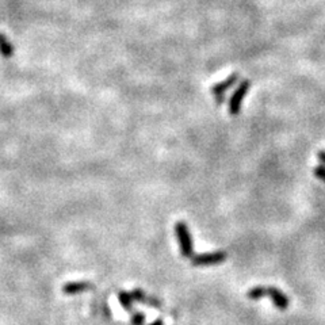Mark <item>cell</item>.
Listing matches in <instances>:
<instances>
[{"mask_svg": "<svg viewBox=\"0 0 325 325\" xmlns=\"http://www.w3.org/2000/svg\"><path fill=\"white\" fill-rule=\"evenodd\" d=\"M237 80H239V75L237 74H233L232 76H229L226 80L224 81H221V83H218V84L213 85V88H212V92L216 95V97H220V95H224L225 91H228L232 85H235L237 83Z\"/></svg>", "mask_w": 325, "mask_h": 325, "instance_id": "5", "label": "cell"}, {"mask_svg": "<svg viewBox=\"0 0 325 325\" xmlns=\"http://www.w3.org/2000/svg\"><path fill=\"white\" fill-rule=\"evenodd\" d=\"M92 285L88 282H71L66 283L65 286L62 287V291L65 294H78V293H81V291L87 290V289H91Z\"/></svg>", "mask_w": 325, "mask_h": 325, "instance_id": "6", "label": "cell"}, {"mask_svg": "<svg viewBox=\"0 0 325 325\" xmlns=\"http://www.w3.org/2000/svg\"><path fill=\"white\" fill-rule=\"evenodd\" d=\"M118 298H120L121 305L124 306L125 309H132V302L134 301V299H133L132 293H126V291H121L120 295H118Z\"/></svg>", "mask_w": 325, "mask_h": 325, "instance_id": "7", "label": "cell"}, {"mask_svg": "<svg viewBox=\"0 0 325 325\" xmlns=\"http://www.w3.org/2000/svg\"><path fill=\"white\" fill-rule=\"evenodd\" d=\"M317 159L320 160V161L322 163V164H324L325 166V151H318V153H317Z\"/></svg>", "mask_w": 325, "mask_h": 325, "instance_id": "12", "label": "cell"}, {"mask_svg": "<svg viewBox=\"0 0 325 325\" xmlns=\"http://www.w3.org/2000/svg\"><path fill=\"white\" fill-rule=\"evenodd\" d=\"M313 175L325 183V166H317L313 168Z\"/></svg>", "mask_w": 325, "mask_h": 325, "instance_id": "9", "label": "cell"}, {"mask_svg": "<svg viewBox=\"0 0 325 325\" xmlns=\"http://www.w3.org/2000/svg\"><path fill=\"white\" fill-rule=\"evenodd\" d=\"M132 295L133 299H135V301H144L145 299V294H144L143 290H134L132 293Z\"/></svg>", "mask_w": 325, "mask_h": 325, "instance_id": "11", "label": "cell"}, {"mask_svg": "<svg viewBox=\"0 0 325 325\" xmlns=\"http://www.w3.org/2000/svg\"><path fill=\"white\" fill-rule=\"evenodd\" d=\"M249 87H251V81L249 80H243L239 84L237 89L233 92L232 98L229 99V114L230 115H237L241 110V103L244 101V97L247 95V92L249 91Z\"/></svg>", "mask_w": 325, "mask_h": 325, "instance_id": "2", "label": "cell"}, {"mask_svg": "<svg viewBox=\"0 0 325 325\" xmlns=\"http://www.w3.org/2000/svg\"><path fill=\"white\" fill-rule=\"evenodd\" d=\"M225 260H226V252L217 251L193 256L191 263H193V266H213V264L224 263Z\"/></svg>", "mask_w": 325, "mask_h": 325, "instance_id": "3", "label": "cell"}, {"mask_svg": "<svg viewBox=\"0 0 325 325\" xmlns=\"http://www.w3.org/2000/svg\"><path fill=\"white\" fill-rule=\"evenodd\" d=\"M175 233H176V237H178L182 256L193 258V239H191V235H190L189 226H187L186 222H178L175 225Z\"/></svg>", "mask_w": 325, "mask_h": 325, "instance_id": "1", "label": "cell"}, {"mask_svg": "<svg viewBox=\"0 0 325 325\" xmlns=\"http://www.w3.org/2000/svg\"><path fill=\"white\" fill-rule=\"evenodd\" d=\"M266 289L267 287H253L251 290L248 291V298H251V299H259V298H263L266 295Z\"/></svg>", "mask_w": 325, "mask_h": 325, "instance_id": "8", "label": "cell"}, {"mask_svg": "<svg viewBox=\"0 0 325 325\" xmlns=\"http://www.w3.org/2000/svg\"><path fill=\"white\" fill-rule=\"evenodd\" d=\"M151 325H163V322L160 321V320H157V321H155L153 324H151Z\"/></svg>", "mask_w": 325, "mask_h": 325, "instance_id": "13", "label": "cell"}, {"mask_svg": "<svg viewBox=\"0 0 325 325\" xmlns=\"http://www.w3.org/2000/svg\"><path fill=\"white\" fill-rule=\"evenodd\" d=\"M266 295H268V297L272 299L274 305L276 306L278 309H287V306H289V298L283 294L281 290L275 289V287H267V289H266Z\"/></svg>", "mask_w": 325, "mask_h": 325, "instance_id": "4", "label": "cell"}, {"mask_svg": "<svg viewBox=\"0 0 325 325\" xmlns=\"http://www.w3.org/2000/svg\"><path fill=\"white\" fill-rule=\"evenodd\" d=\"M144 320H145V317H144L143 314L135 313L134 316H133V325H143Z\"/></svg>", "mask_w": 325, "mask_h": 325, "instance_id": "10", "label": "cell"}]
</instances>
